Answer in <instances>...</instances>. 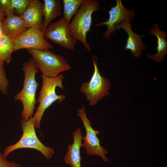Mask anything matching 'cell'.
Returning a JSON list of instances; mask_svg holds the SVG:
<instances>
[{
    "mask_svg": "<svg viewBox=\"0 0 167 167\" xmlns=\"http://www.w3.org/2000/svg\"><path fill=\"white\" fill-rule=\"evenodd\" d=\"M32 56L36 66L46 77L54 78L64 71L69 70L71 66L64 58L49 50L27 49Z\"/></svg>",
    "mask_w": 167,
    "mask_h": 167,
    "instance_id": "cell-5",
    "label": "cell"
},
{
    "mask_svg": "<svg viewBox=\"0 0 167 167\" xmlns=\"http://www.w3.org/2000/svg\"><path fill=\"white\" fill-rule=\"evenodd\" d=\"M24 78L22 90L14 97L15 101L20 100L23 105L22 120L26 121L32 117L36 103L35 96L39 83L35 79L38 71L32 58L22 64Z\"/></svg>",
    "mask_w": 167,
    "mask_h": 167,
    "instance_id": "cell-1",
    "label": "cell"
},
{
    "mask_svg": "<svg viewBox=\"0 0 167 167\" xmlns=\"http://www.w3.org/2000/svg\"><path fill=\"white\" fill-rule=\"evenodd\" d=\"M100 3L97 0H85L69 24L72 36L76 41H80L89 52L91 49L87 41V34L89 32L92 24V14L100 10Z\"/></svg>",
    "mask_w": 167,
    "mask_h": 167,
    "instance_id": "cell-3",
    "label": "cell"
},
{
    "mask_svg": "<svg viewBox=\"0 0 167 167\" xmlns=\"http://www.w3.org/2000/svg\"><path fill=\"white\" fill-rule=\"evenodd\" d=\"M0 11L6 15L14 14L12 0H0Z\"/></svg>",
    "mask_w": 167,
    "mask_h": 167,
    "instance_id": "cell-21",
    "label": "cell"
},
{
    "mask_svg": "<svg viewBox=\"0 0 167 167\" xmlns=\"http://www.w3.org/2000/svg\"><path fill=\"white\" fill-rule=\"evenodd\" d=\"M35 118L33 116L26 121L21 119L20 126L23 134L19 140L13 145L6 147L3 153L6 158L11 152L17 149L28 148L39 151L48 160L50 159L54 152L53 148L45 145L37 137L35 130Z\"/></svg>",
    "mask_w": 167,
    "mask_h": 167,
    "instance_id": "cell-4",
    "label": "cell"
},
{
    "mask_svg": "<svg viewBox=\"0 0 167 167\" xmlns=\"http://www.w3.org/2000/svg\"><path fill=\"white\" fill-rule=\"evenodd\" d=\"M3 29L4 34L13 39L28 29L21 16L14 14L6 15L3 22Z\"/></svg>",
    "mask_w": 167,
    "mask_h": 167,
    "instance_id": "cell-15",
    "label": "cell"
},
{
    "mask_svg": "<svg viewBox=\"0 0 167 167\" xmlns=\"http://www.w3.org/2000/svg\"><path fill=\"white\" fill-rule=\"evenodd\" d=\"M43 4L39 0H31L27 8L21 16L26 27L41 29Z\"/></svg>",
    "mask_w": 167,
    "mask_h": 167,
    "instance_id": "cell-12",
    "label": "cell"
},
{
    "mask_svg": "<svg viewBox=\"0 0 167 167\" xmlns=\"http://www.w3.org/2000/svg\"><path fill=\"white\" fill-rule=\"evenodd\" d=\"M4 62L0 60V91L5 95L8 94L9 83L3 66Z\"/></svg>",
    "mask_w": 167,
    "mask_h": 167,
    "instance_id": "cell-20",
    "label": "cell"
},
{
    "mask_svg": "<svg viewBox=\"0 0 167 167\" xmlns=\"http://www.w3.org/2000/svg\"><path fill=\"white\" fill-rule=\"evenodd\" d=\"M77 115L82 120L85 130L86 135L83 138L82 146L85 149L87 154L89 156H99L104 162H110L105 156L107 154V151L101 145L100 139L97 137L99 132L92 127L91 122L86 116L84 105H83L81 109L79 108Z\"/></svg>",
    "mask_w": 167,
    "mask_h": 167,
    "instance_id": "cell-7",
    "label": "cell"
},
{
    "mask_svg": "<svg viewBox=\"0 0 167 167\" xmlns=\"http://www.w3.org/2000/svg\"><path fill=\"white\" fill-rule=\"evenodd\" d=\"M42 84L39 96L36 102L39 103L36 113L33 117L35 118V127L39 129L41 122L45 110L54 102H62L66 96L63 94L58 95L55 89L57 87L61 89L64 88L62 84L64 78L62 74L59 75L54 78L49 77L41 75Z\"/></svg>",
    "mask_w": 167,
    "mask_h": 167,
    "instance_id": "cell-2",
    "label": "cell"
},
{
    "mask_svg": "<svg viewBox=\"0 0 167 167\" xmlns=\"http://www.w3.org/2000/svg\"><path fill=\"white\" fill-rule=\"evenodd\" d=\"M44 2L43 15L44 20L41 29L43 33L52 20L61 16V10L60 0H44Z\"/></svg>",
    "mask_w": 167,
    "mask_h": 167,
    "instance_id": "cell-16",
    "label": "cell"
},
{
    "mask_svg": "<svg viewBox=\"0 0 167 167\" xmlns=\"http://www.w3.org/2000/svg\"><path fill=\"white\" fill-rule=\"evenodd\" d=\"M116 5L111 7L108 11L109 17L105 21L97 24L96 27H99L105 25L107 27V29L103 35V37L109 39L110 35L113 34L116 31V27L120 22L123 21L131 23L135 16L134 10H128L122 4L121 0H115Z\"/></svg>",
    "mask_w": 167,
    "mask_h": 167,
    "instance_id": "cell-10",
    "label": "cell"
},
{
    "mask_svg": "<svg viewBox=\"0 0 167 167\" xmlns=\"http://www.w3.org/2000/svg\"><path fill=\"white\" fill-rule=\"evenodd\" d=\"M4 13L0 11V22H3L4 19Z\"/></svg>",
    "mask_w": 167,
    "mask_h": 167,
    "instance_id": "cell-25",
    "label": "cell"
},
{
    "mask_svg": "<svg viewBox=\"0 0 167 167\" xmlns=\"http://www.w3.org/2000/svg\"><path fill=\"white\" fill-rule=\"evenodd\" d=\"M120 28L124 30L128 35V38L126 41V45L124 50H129L134 57H139L142 51L145 48V46L142 41L141 36L133 32L131 25L129 22L123 21L120 22L116 26V29L117 30Z\"/></svg>",
    "mask_w": 167,
    "mask_h": 167,
    "instance_id": "cell-11",
    "label": "cell"
},
{
    "mask_svg": "<svg viewBox=\"0 0 167 167\" xmlns=\"http://www.w3.org/2000/svg\"><path fill=\"white\" fill-rule=\"evenodd\" d=\"M9 163L4 156L3 153L0 152V167H7Z\"/></svg>",
    "mask_w": 167,
    "mask_h": 167,
    "instance_id": "cell-22",
    "label": "cell"
},
{
    "mask_svg": "<svg viewBox=\"0 0 167 167\" xmlns=\"http://www.w3.org/2000/svg\"><path fill=\"white\" fill-rule=\"evenodd\" d=\"M7 167H23L19 163L14 162H9Z\"/></svg>",
    "mask_w": 167,
    "mask_h": 167,
    "instance_id": "cell-23",
    "label": "cell"
},
{
    "mask_svg": "<svg viewBox=\"0 0 167 167\" xmlns=\"http://www.w3.org/2000/svg\"><path fill=\"white\" fill-rule=\"evenodd\" d=\"M92 58L94 66L93 74L89 81L83 83L80 91L85 95L89 105L94 106L109 95L111 84L109 80L101 74L97 57L92 55Z\"/></svg>",
    "mask_w": 167,
    "mask_h": 167,
    "instance_id": "cell-6",
    "label": "cell"
},
{
    "mask_svg": "<svg viewBox=\"0 0 167 167\" xmlns=\"http://www.w3.org/2000/svg\"><path fill=\"white\" fill-rule=\"evenodd\" d=\"M31 0H12L15 12L18 16H21L24 13Z\"/></svg>",
    "mask_w": 167,
    "mask_h": 167,
    "instance_id": "cell-19",
    "label": "cell"
},
{
    "mask_svg": "<svg viewBox=\"0 0 167 167\" xmlns=\"http://www.w3.org/2000/svg\"><path fill=\"white\" fill-rule=\"evenodd\" d=\"M85 0H63V16L70 23L72 16L75 15Z\"/></svg>",
    "mask_w": 167,
    "mask_h": 167,
    "instance_id": "cell-18",
    "label": "cell"
},
{
    "mask_svg": "<svg viewBox=\"0 0 167 167\" xmlns=\"http://www.w3.org/2000/svg\"><path fill=\"white\" fill-rule=\"evenodd\" d=\"M4 34L3 29V22H0V36Z\"/></svg>",
    "mask_w": 167,
    "mask_h": 167,
    "instance_id": "cell-24",
    "label": "cell"
},
{
    "mask_svg": "<svg viewBox=\"0 0 167 167\" xmlns=\"http://www.w3.org/2000/svg\"><path fill=\"white\" fill-rule=\"evenodd\" d=\"M72 137L73 143L68 145V151L64 157V161L66 164L70 165L71 167H82L80 149L83 146V137L79 127L73 133Z\"/></svg>",
    "mask_w": 167,
    "mask_h": 167,
    "instance_id": "cell-13",
    "label": "cell"
},
{
    "mask_svg": "<svg viewBox=\"0 0 167 167\" xmlns=\"http://www.w3.org/2000/svg\"><path fill=\"white\" fill-rule=\"evenodd\" d=\"M14 51L13 39L4 34L0 36V60L9 64Z\"/></svg>",
    "mask_w": 167,
    "mask_h": 167,
    "instance_id": "cell-17",
    "label": "cell"
},
{
    "mask_svg": "<svg viewBox=\"0 0 167 167\" xmlns=\"http://www.w3.org/2000/svg\"><path fill=\"white\" fill-rule=\"evenodd\" d=\"M13 41L14 51L23 49L49 50L53 48L45 39L41 29L34 28L18 35L14 38Z\"/></svg>",
    "mask_w": 167,
    "mask_h": 167,
    "instance_id": "cell-9",
    "label": "cell"
},
{
    "mask_svg": "<svg viewBox=\"0 0 167 167\" xmlns=\"http://www.w3.org/2000/svg\"><path fill=\"white\" fill-rule=\"evenodd\" d=\"M70 23L64 16L57 21L50 23L43 33L44 37L66 49H74L77 41L71 33Z\"/></svg>",
    "mask_w": 167,
    "mask_h": 167,
    "instance_id": "cell-8",
    "label": "cell"
},
{
    "mask_svg": "<svg viewBox=\"0 0 167 167\" xmlns=\"http://www.w3.org/2000/svg\"><path fill=\"white\" fill-rule=\"evenodd\" d=\"M149 32L150 34L153 35L157 37V52L153 55H147V56L155 62H160L164 59L165 55L167 54V32L161 30L157 23L152 25Z\"/></svg>",
    "mask_w": 167,
    "mask_h": 167,
    "instance_id": "cell-14",
    "label": "cell"
}]
</instances>
